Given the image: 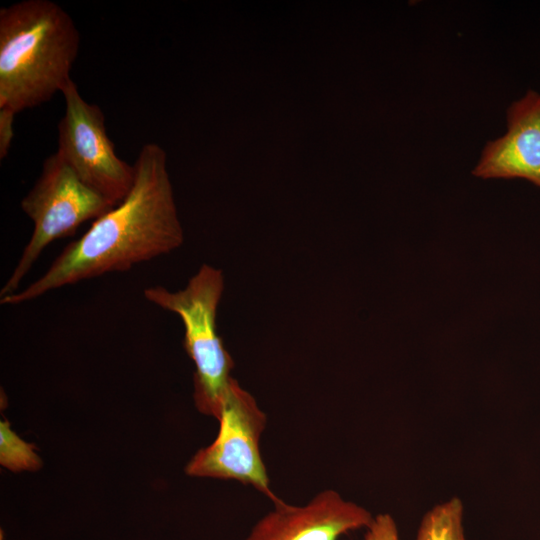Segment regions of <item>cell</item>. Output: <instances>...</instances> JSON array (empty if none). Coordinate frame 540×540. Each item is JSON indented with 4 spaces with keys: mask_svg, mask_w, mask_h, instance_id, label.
<instances>
[{
    "mask_svg": "<svg viewBox=\"0 0 540 540\" xmlns=\"http://www.w3.org/2000/svg\"><path fill=\"white\" fill-rule=\"evenodd\" d=\"M133 165L134 183L126 198L70 242L37 280L0 298L2 305L22 304L67 285L128 271L182 245L164 150L147 143Z\"/></svg>",
    "mask_w": 540,
    "mask_h": 540,
    "instance_id": "obj_1",
    "label": "cell"
},
{
    "mask_svg": "<svg viewBox=\"0 0 540 540\" xmlns=\"http://www.w3.org/2000/svg\"><path fill=\"white\" fill-rule=\"evenodd\" d=\"M80 44L70 15L50 0L0 9V107L15 113L49 101L71 80Z\"/></svg>",
    "mask_w": 540,
    "mask_h": 540,
    "instance_id": "obj_2",
    "label": "cell"
},
{
    "mask_svg": "<svg viewBox=\"0 0 540 540\" xmlns=\"http://www.w3.org/2000/svg\"><path fill=\"white\" fill-rule=\"evenodd\" d=\"M224 289L222 271L203 264L185 288L169 291L147 287L146 300L181 319L184 348L195 365L194 402L203 414L220 417L233 377L234 362L216 326L217 308Z\"/></svg>",
    "mask_w": 540,
    "mask_h": 540,
    "instance_id": "obj_3",
    "label": "cell"
},
{
    "mask_svg": "<svg viewBox=\"0 0 540 540\" xmlns=\"http://www.w3.org/2000/svg\"><path fill=\"white\" fill-rule=\"evenodd\" d=\"M34 227L13 272L0 290V298L18 291L43 250L53 241L73 235L88 220H96L113 207L87 185L56 151L43 162L35 184L20 203Z\"/></svg>",
    "mask_w": 540,
    "mask_h": 540,
    "instance_id": "obj_4",
    "label": "cell"
},
{
    "mask_svg": "<svg viewBox=\"0 0 540 540\" xmlns=\"http://www.w3.org/2000/svg\"><path fill=\"white\" fill-rule=\"evenodd\" d=\"M215 440L189 460V476L235 480L253 486L273 504L281 499L271 490L260 453V438L267 416L255 398L234 378L231 381Z\"/></svg>",
    "mask_w": 540,
    "mask_h": 540,
    "instance_id": "obj_5",
    "label": "cell"
},
{
    "mask_svg": "<svg viewBox=\"0 0 540 540\" xmlns=\"http://www.w3.org/2000/svg\"><path fill=\"white\" fill-rule=\"evenodd\" d=\"M61 92L65 113L58 124L57 152L87 185L114 206L120 204L134 183V165L118 157L101 108L84 100L72 79Z\"/></svg>",
    "mask_w": 540,
    "mask_h": 540,
    "instance_id": "obj_6",
    "label": "cell"
},
{
    "mask_svg": "<svg viewBox=\"0 0 540 540\" xmlns=\"http://www.w3.org/2000/svg\"><path fill=\"white\" fill-rule=\"evenodd\" d=\"M373 519L363 506L327 489L302 506L282 500L274 503V509L256 522L245 540H338L350 531L367 528Z\"/></svg>",
    "mask_w": 540,
    "mask_h": 540,
    "instance_id": "obj_7",
    "label": "cell"
},
{
    "mask_svg": "<svg viewBox=\"0 0 540 540\" xmlns=\"http://www.w3.org/2000/svg\"><path fill=\"white\" fill-rule=\"evenodd\" d=\"M506 132L486 143L472 174L524 179L540 188V93L528 90L506 112Z\"/></svg>",
    "mask_w": 540,
    "mask_h": 540,
    "instance_id": "obj_8",
    "label": "cell"
},
{
    "mask_svg": "<svg viewBox=\"0 0 540 540\" xmlns=\"http://www.w3.org/2000/svg\"><path fill=\"white\" fill-rule=\"evenodd\" d=\"M463 515V503L455 496L433 506L422 517L415 540H466Z\"/></svg>",
    "mask_w": 540,
    "mask_h": 540,
    "instance_id": "obj_9",
    "label": "cell"
},
{
    "mask_svg": "<svg viewBox=\"0 0 540 540\" xmlns=\"http://www.w3.org/2000/svg\"><path fill=\"white\" fill-rule=\"evenodd\" d=\"M0 464L12 472L36 471L42 466L35 445L21 439L7 420L0 422Z\"/></svg>",
    "mask_w": 540,
    "mask_h": 540,
    "instance_id": "obj_10",
    "label": "cell"
},
{
    "mask_svg": "<svg viewBox=\"0 0 540 540\" xmlns=\"http://www.w3.org/2000/svg\"><path fill=\"white\" fill-rule=\"evenodd\" d=\"M366 530L363 540H400L397 524L388 513L376 515Z\"/></svg>",
    "mask_w": 540,
    "mask_h": 540,
    "instance_id": "obj_11",
    "label": "cell"
},
{
    "mask_svg": "<svg viewBox=\"0 0 540 540\" xmlns=\"http://www.w3.org/2000/svg\"><path fill=\"white\" fill-rule=\"evenodd\" d=\"M16 113L6 107H0V159H4L14 138V119Z\"/></svg>",
    "mask_w": 540,
    "mask_h": 540,
    "instance_id": "obj_12",
    "label": "cell"
},
{
    "mask_svg": "<svg viewBox=\"0 0 540 540\" xmlns=\"http://www.w3.org/2000/svg\"><path fill=\"white\" fill-rule=\"evenodd\" d=\"M3 538H4L3 532L1 531L0 540H3Z\"/></svg>",
    "mask_w": 540,
    "mask_h": 540,
    "instance_id": "obj_13",
    "label": "cell"
}]
</instances>
